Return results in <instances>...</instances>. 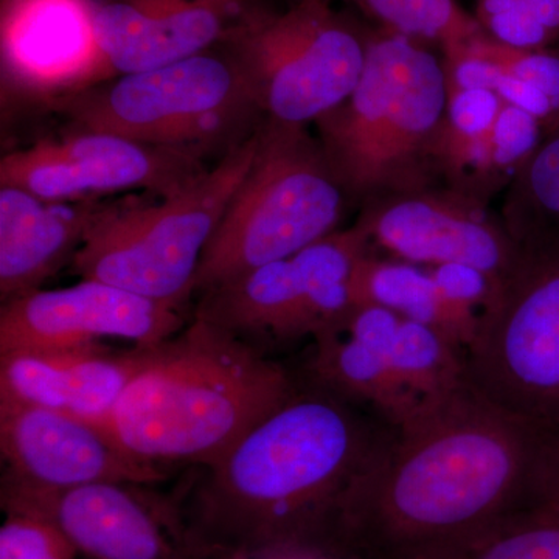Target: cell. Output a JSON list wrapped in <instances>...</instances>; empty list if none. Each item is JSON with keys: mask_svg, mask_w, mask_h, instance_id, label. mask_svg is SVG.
<instances>
[{"mask_svg": "<svg viewBox=\"0 0 559 559\" xmlns=\"http://www.w3.org/2000/svg\"><path fill=\"white\" fill-rule=\"evenodd\" d=\"M499 215L520 245L559 234V116L511 179Z\"/></svg>", "mask_w": 559, "mask_h": 559, "instance_id": "obj_21", "label": "cell"}, {"mask_svg": "<svg viewBox=\"0 0 559 559\" xmlns=\"http://www.w3.org/2000/svg\"><path fill=\"white\" fill-rule=\"evenodd\" d=\"M447 90L444 124L463 135L485 134L495 123L503 100L495 92L455 86L448 80Z\"/></svg>", "mask_w": 559, "mask_h": 559, "instance_id": "obj_32", "label": "cell"}, {"mask_svg": "<svg viewBox=\"0 0 559 559\" xmlns=\"http://www.w3.org/2000/svg\"><path fill=\"white\" fill-rule=\"evenodd\" d=\"M466 381L544 432L559 430V234L521 245L465 349Z\"/></svg>", "mask_w": 559, "mask_h": 559, "instance_id": "obj_7", "label": "cell"}, {"mask_svg": "<svg viewBox=\"0 0 559 559\" xmlns=\"http://www.w3.org/2000/svg\"><path fill=\"white\" fill-rule=\"evenodd\" d=\"M540 139L543 124L535 116L502 102L488 134L485 175H481L480 183L485 200H491L499 190H507L511 179L539 145Z\"/></svg>", "mask_w": 559, "mask_h": 559, "instance_id": "obj_27", "label": "cell"}, {"mask_svg": "<svg viewBox=\"0 0 559 559\" xmlns=\"http://www.w3.org/2000/svg\"><path fill=\"white\" fill-rule=\"evenodd\" d=\"M162 345L114 349L73 345L0 355V401L27 404L108 425L128 384L159 356Z\"/></svg>", "mask_w": 559, "mask_h": 559, "instance_id": "obj_17", "label": "cell"}, {"mask_svg": "<svg viewBox=\"0 0 559 559\" xmlns=\"http://www.w3.org/2000/svg\"><path fill=\"white\" fill-rule=\"evenodd\" d=\"M447 103L443 60L400 33H371L355 90L314 121L347 200L364 205L436 186L432 151Z\"/></svg>", "mask_w": 559, "mask_h": 559, "instance_id": "obj_4", "label": "cell"}, {"mask_svg": "<svg viewBox=\"0 0 559 559\" xmlns=\"http://www.w3.org/2000/svg\"><path fill=\"white\" fill-rule=\"evenodd\" d=\"M182 310L98 282L81 280L62 289H36L3 301L0 355L97 344L106 337L159 345L182 330Z\"/></svg>", "mask_w": 559, "mask_h": 559, "instance_id": "obj_15", "label": "cell"}, {"mask_svg": "<svg viewBox=\"0 0 559 559\" xmlns=\"http://www.w3.org/2000/svg\"><path fill=\"white\" fill-rule=\"evenodd\" d=\"M353 305H369L440 330V307L430 267L367 253L353 274Z\"/></svg>", "mask_w": 559, "mask_h": 559, "instance_id": "obj_23", "label": "cell"}, {"mask_svg": "<svg viewBox=\"0 0 559 559\" xmlns=\"http://www.w3.org/2000/svg\"><path fill=\"white\" fill-rule=\"evenodd\" d=\"M433 559H559V514L525 507Z\"/></svg>", "mask_w": 559, "mask_h": 559, "instance_id": "obj_25", "label": "cell"}, {"mask_svg": "<svg viewBox=\"0 0 559 559\" xmlns=\"http://www.w3.org/2000/svg\"><path fill=\"white\" fill-rule=\"evenodd\" d=\"M140 485L100 481L66 489L3 484L5 513L43 518L64 533L79 559H202L176 507L146 498Z\"/></svg>", "mask_w": 559, "mask_h": 559, "instance_id": "obj_11", "label": "cell"}, {"mask_svg": "<svg viewBox=\"0 0 559 559\" xmlns=\"http://www.w3.org/2000/svg\"><path fill=\"white\" fill-rule=\"evenodd\" d=\"M367 40L333 0H296L283 11L255 7L221 46L267 120L307 127L355 90Z\"/></svg>", "mask_w": 559, "mask_h": 559, "instance_id": "obj_8", "label": "cell"}, {"mask_svg": "<svg viewBox=\"0 0 559 559\" xmlns=\"http://www.w3.org/2000/svg\"><path fill=\"white\" fill-rule=\"evenodd\" d=\"M226 559H249V557H245V555H234V557H229Z\"/></svg>", "mask_w": 559, "mask_h": 559, "instance_id": "obj_35", "label": "cell"}, {"mask_svg": "<svg viewBox=\"0 0 559 559\" xmlns=\"http://www.w3.org/2000/svg\"><path fill=\"white\" fill-rule=\"evenodd\" d=\"M476 20L507 46L547 49L559 38V0H476Z\"/></svg>", "mask_w": 559, "mask_h": 559, "instance_id": "obj_28", "label": "cell"}, {"mask_svg": "<svg viewBox=\"0 0 559 559\" xmlns=\"http://www.w3.org/2000/svg\"><path fill=\"white\" fill-rule=\"evenodd\" d=\"M384 439L336 393H294L176 507L187 539L202 559L318 551Z\"/></svg>", "mask_w": 559, "mask_h": 559, "instance_id": "obj_2", "label": "cell"}, {"mask_svg": "<svg viewBox=\"0 0 559 559\" xmlns=\"http://www.w3.org/2000/svg\"><path fill=\"white\" fill-rule=\"evenodd\" d=\"M314 341L312 371L330 392L373 404L395 428L418 411L396 382L388 353L341 329L322 331Z\"/></svg>", "mask_w": 559, "mask_h": 559, "instance_id": "obj_20", "label": "cell"}, {"mask_svg": "<svg viewBox=\"0 0 559 559\" xmlns=\"http://www.w3.org/2000/svg\"><path fill=\"white\" fill-rule=\"evenodd\" d=\"M55 109L68 116L75 131L108 132L201 153L257 106L230 55L207 50L164 68L103 81Z\"/></svg>", "mask_w": 559, "mask_h": 559, "instance_id": "obj_9", "label": "cell"}, {"mask_svg": "<svg viewBox=\"0 0 559 559\" xmlns=\"http://www.w3.org/2000/svg\"><path fill=\"white\" fill-rule=\"evenodd\" d=\"M533 506L559 514V430L547 432Z\"/></svg>", "mask_w": 559, "mask_h": 559, "instance_id": "obj_33", "label": "cell"}, {"mask_svg": "<svg viewBox=\"0 0 559 559\" xmlns=\"http://www.w3.org/2000/svg\"><path fill=\"white\" fill-rule=\"evenodd\" d=\"M255 132V156L204 250L193 294L296 255L333 234L344 212L347 197L307 127L266 119Z\"/></svg>", "mask_w": 559, "mask_h": 559, "instance_id": "obj_5", "label": "cell"}, {"mask_svg": "<svg viewBox=\"0 0 559 559\" xmlns=\"http://www.w3.org/2000/svg\"><path fill=\"white\" fill-rule=\"evenodd\" d=\"M546 437L463 382L382 440L342 499L319 554L439 557L533 506Z\"/></svg>", "mask_w": 559, "mask_h": 559, "instance_id": "obj_1", "label": "cell"}, {"mask_svg": "<svg viewBox=\"0 0 559 559\" xmlns=\"http://www.w3.org/2000/svg\"><path fill=\"white\" fill-rule=\"evenodd\" d=\"M0 186V294L7 301L40 289L72 261L112 202L44 201Z\"/></svg>", "mask_w": 559, "mask_h": 559, "instance_id": "obj_18", "label": "cell"}, {"mask_svg": "<svg viewBox=\"0 0 559 559\" xmlns=\"http://www.w3.org/2000/svg\"><path fill=\"white\" fill-rule=\"evenodd\" d=\"M255 151L257 132L231 146L215 168L156 204L112 202L73 257V271L182 310L193 297L204 250Z\"/></svg>", "mask_w": 559, "mask_h": 559, "instance_id": "obj_6", "label": "cell"}, {"mask_svg": "<svg viewBox=\"0 0 559 559\" xmlns=\"http://www.w3.org/2000/svg\"><path fill=\"white\" fill-rule=\"evenodd\" d=\"M249 559H340L319 554V551L289 550L277 551V554L261 555V557H249Z\"/></svg>", "mask_w": 559, "mask_h": 559, "instance_id": "obj_34", "label": "cell"}, {"mask_svg": "<svg viewBox=\"0 0 559 559\" xmlns=\"http://www.w3.org/2000/svg\"><path fill=\"white\" fill-rule=\"evenodd\" d=\"M255 7V0H95V36L116 79L221 46Z\"/></svg>", "mask_w": 559, "mask_h": 559, "instance_id": "obj_16", "label": "cell"}, {"mask_svg": "<svg viewBox=\"0 0 559 559\" xmlns=\"http://www.w3.org/2000/svg\"><path fill=\"white\" fill-rule=\"evenodd\" d=\"M430 274L439 297L440 331L466 349L476 336L495 282L485 272L459 263L430 267Z\"/></svg>", "mask_w": 559, "mask_h": 559, "instance_id": "obj_26", "label": "cell"}, {"mask_svg": "<svg viewBox=\"0 0 559 559\" xmlns=\"http://www.w3.org/2000/svg\"><path fill=\"white\" fill-rule=\"evenodd\" d=\"M95 0H0L3 92L51 108L112 80L94 27Z\"/></svg>", "mask_w": 559, "mask_h": 559, "instance_id": "obj_14", "label": "cell"}, {"mask_svg": "<svg viewBox=\"0 0 559 559\" xmlns=\"http://www.w3.org/2000/svg\"><path fill=\"white\" fill-rule=\"evenodd\" d=\"M356 223L371 245L396 260L425 267L466 264L495 285L521 255L520 242L500 215L488 212V202L448 186L367 202Z\"/></svg>", "mask_w": 559, "mask_h": 559, "instance_id": "obj_12", "label": "cell"}, {"mask_svg": "<svg viewBox=\"0 0 559 559\" xmlns=\"http://www.w3.org/2000/svg\"><path fill=\"white\" fill-rule=\"evenodd\" d=\"M395 380L418 409L466 381L465 349L425 323L401 320L389 352Z\"/></svg>", "mask_w": 559, "mask_h": 559, "instance_id": "obj_22", "label": "cell"}, {"mask_svg": "<svg viewBox=\"0 0 559 559\" xmlns=\"http://www.w3.org/2000/svg\"><path fill=\"white\" fill-rule=\"evenodd\" d=\"M204 171L198 151L73 130L64 138L43 140L3 156L0 183L51 202L98 200L127 190L164 198Z\"/></svg>", "mask_w": 559, "mask_h": 559, "instance_id": "obj_10", "label": "cell"}, {"mask_svg": "<svg viewBox=\"0 0 559 559\" xmlns=\"http://www.w3.org/2000/svg\"><path fill=\"white\" fill-rule=\"evenodd\" d=\"M444 73L450 83L460 87H476L495 92L500 100L518 106L535 116L544 128L559 116V106L547 97L546 94L528 86L524 81L514 79L509 73L500 70L479 58L471 57L463 50H454L443 55Z\"/></svg>", "mask_w": 559, "mask_h": 559, "instance_id": "obj_29", "label": "cell"}, {"mask_svg": "<svg viewBox=\"0 0 559 559\" xmlns=\"http://www.w3.org/2000/svg\"><path fill=\"white\" fill-rule=\"evenodd\" d=\"M296 392L288 373L242 337L193 319L128 384L106 429L160 468H210Z\"/></svg>", "mask_w": 559, "mask_h": 559, "instance_id": "obj_3", "label": "cell"}, {"mask_svg": "<svg viewBox=\"0 0 559 559\" xmlns=\"http://www.w3.org/2000/svg\"><path fill=\"white\" fill-rule=\"evenodd\" d=\"M459 49L471 57L498 66L514 79L536 87L559 106V51L520 49L489 38L485 33L463 44Z\"/></svg>", "mask_w": 559, "mask_h": 559, "instance_id": "obj_30", "label": "cell"}, {"mask_svg": "<svg viewBox=\"0 0 559 559\" xmlns=\"http://www.w3.org/2000/svg\"><path fill=\"white\" fill-rule=\"evenodd\" d=\"M382 31L436 43L443 55L485 33L457 0H348Z\"/></svg>", "mask_w": 559, "mask_h": 559, "instance_id": "obj_24", "label": "cell"}, {"mask_svg": "<svg viewBox=\"0 0 559 559\" xmlns=\"http://www.w3.org/2000/svg\"><path fill=\"white\" fill-rule=\"evenodd\" d=\"M193 319L242 334L275 340L314 336L307 285L293 257L272 261L201 294Z\"/></svg>", "mask_w": 559, "mask_h": 559, "instance_id": "obj_19", "label": "cell"}, {"mask_svg": "<svg viewBox=\"0 0 559 559\" xmlns=\"http://www.w3.org/2000/svg\"><path fill=\"white\" fill-rule=\"evenodd\" d=\"M0 559H79V551L51 522L7 513L0 528Z\"/></svg>", "mask_w": 559, "mask_h": 559, "instance_id": "obj_31", "label": "cell"}, {"mask_svg": "<svg viewBox=\"0 0 559 559\" xmlns=\"http://www.w3.org/2000/svg\"><path fill=\"white\" fill-rule=\"evenodd\" d=\"M3 484L36 489L83 485H156L167 479L160 466L135 457L105 426L27 404L0 401Z\"/></svg>", "mask_w": 559, "mask_h": 559, "instance_id": "obj_13", "label": "cell"}]
</instances>
